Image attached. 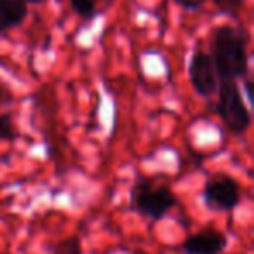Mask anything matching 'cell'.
<instances>
[{"mask_svg":"<svg viewBox=\"0 0 254 254\" xmlns=\"http://www.w3.org/2000/svg\"><path fill=\"white\" fill-rule=\"evenodd\" d=\"M136 254H148V253H141V251H138V253H136Z\"/></svg>","mask_w":254,"mask_h":254,"instance_id":"cell-15","label":"cell"},{"mask_svg":"<svg viewBox=\"0 0 254 254\" xmlns=\"http://www.w3.org/2000/svg\"><path fill=\"white\" fill-rule=\"evenodd\" d=\"M70 2V7L77 12L80 18H92L96 12V4L94 0H68Z\"/></svg>","mask_w":254,"mask_h":254,"instance_id":"cell-10","label":"cell"},{"mask_svg":"<svg viewBox=\"0 0 254 254\" xmlns=\"http://www.w3.org/2000/svg\"><path fill=\"white\" fill-rule=\"evenodd\" d=\"M211 58L219 80L244 78L249 66L246 32L232 25L218 26L211 39Z\"/></svg>","mask_w":254,"mask_h":254,"instance_id":"cell-1","label":"cell"},{"mask_svg":"<svg viewBox=\"0 0 254 254\" xmlns=\"http://www.w3.org/2000/svg\"><path fill=\"white\" fill-rule=\"evenodd\" d=\"M16 138H18V131L12 117L7 113L0 115V141H14Z\"/></svg>","mask_w":254,"mask_h":254,"instance_id":"cell-8","label":"cell"},{"mask_svg":"<svg viewBox=\"0 0 254 254\" xmlns=\"http://www.w3.org/2000/svg\"><path fill=\"white\" fill-rule=\"evenodd\" d=\"M212 4L221 12H225V14L237 16V12L242 9L244 0H212Z\"/></svg>","mask_w":254,"mask_h":254,"instance_id":"cell-11","label":"cell"},{"mask_svg":"<svg viewBox=\"0 0 254 254\" xmlns=\"http://www.w3.org/2000/svg\"><path fill=\"white\" fill-rule=\"evenodd\" d=\"M25 4H42V2H46V0H23Z\"/></svg>","mask_w":254,"mask_h":254,"instance_id":"cell-14","label":"cell"},{"mask_svg":"<svg viewBox=\"0 0 254 254\" xmlns=\"http://www.w3.org/2000/svg\"><path fill=\"white\" fill-rule=\"evenodd\" d=\"M218 115L232 134H244L251 127V112L235 80H219Z\"/></svg>","mask_w":254,"mask_h":254,"instance_id":"cell-3","label":"cell"},{"mask_svg":"<svg viewBox=\"0 0 254 254\" xmlns=\"http://www.w3.org/2000/svg\"><path fill=\"white\" fill-rule=\"evenodd\" d=\"M188 77L193 91L202 98H209L218 91L219 78L212 64L211 54L204 51H195L188 64Z\"/></svg>","mask_w":254,"mask_h":254,"instance_id":"cell-5","label":"cell"},{"mask_svg":"<svg viewBox=\"0 0 254 254\" xmlns=\"http://www.w3.org/2000/svg\"><path fill=\"white\" fill-rule=\"evenodd\" d=\"M173 2L180 7L187 9V11H197L198 7L204 5L205 0H173Z\"/></svg>","mask_w":254,"mask_h":254,"instance_id":"cell-12","label":"cell"},{"mask_svg":"<svg viewBox=\"0 0 254 254\" xmlns=\"http://www.w3.org/2000/svg\"><path fill=\"white\" fill-rule=\"evenodd\" d=\"M228 246V239L221 230L204 228L185 239L181 244L183 254H221Z\"/></svg>","mask_w":254,"mask_h":254,"instance_id":"cell-6","label":"cell"},{"mask_svg":"<svg viewBox=\"0 0 254 254\" xmlns=\"http://www.w3.org/2000/svg\"><path fill=\"white\" fill-rule=\"evenodd\" d=\"M101 2H108V0H101Z\"/></svg>","mask_w":254,"mask_h":254,"instance_id":"cell-16","label":"cell"},{"mask_svg":"<svg viewBox=\"0 0 254 254\" xmlns=\"http://www.w3.org/2000/svg\"><path fill=\"white\" fill-rule=\"evenodd\" d=\"M28 16V5L23 0H0V33L19 26Z\"/></svg>","mask_w":254,"mask_h":254,"instance_id":"cell-7","label":"cell"},{"mask_svg":"<svg viewBox=\"0 0 254 254\" xmlns=\"http://www.w3.org/2000/svg\"><path fill=\"white\" fill-rule=\"evenodd\" d=\"M204 204L209 211L225 212L232 211L242 200V190L235 178L228 174H216L209 178L204 187Z\"/></svg>","mask_w":254,"mask_h":254,"instance_id":"cell-4","label":"cell"},{"mask_svg":"<svg viewBox=\"0 0 254 254\" xmlns=\"http://www.w3.org/2000/svg\"><path fill=\"white\" fill-rule=\"evenodd\" d=\"M11 99H12L11 91L5 87V84H2V82H0V101H11Z\"/></svg>","mask_w":254,"mask_h":254,"instance_id":"cell-13","label":"cell"},{"mask_svg":"<svg viewBox=\"0 0 254 254\" xmlns=\"http://www.w3.org/2000/svg\"><path fill=\"white\" fill-rule=\"evenodd\" d=\"M56 254H82V244L78 237H68L56 244Z\"/></svg>","mask_w":254,"mask_h":254,"instance_id":"cell-9","label":"cell"},{"mask_svg":"<svg viewBox=\"0 0 254 254\" xmlns=\"http://www.w3.org/2000/svg\"><path fill=\"white\" fill-rule=\"evenodd\" d=\"M176 195L167 185H159L152 178L139 176L131 190L132 211L150 219H160L176 205Z\"/></svg>","mask_w":254,"mask_h":254,"instance_id":"cell-2","label":"cell"}]
</instances>
